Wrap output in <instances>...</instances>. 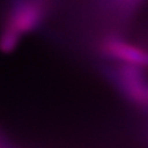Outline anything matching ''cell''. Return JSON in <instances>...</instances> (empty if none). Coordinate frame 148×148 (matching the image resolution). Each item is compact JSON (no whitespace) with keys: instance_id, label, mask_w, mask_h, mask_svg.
<instances>
[{"instance_id":"cell-1","label":"cell","mask_w":148,"mask_h":148,"mask_svg":"<svg viewBox=\"0 0 148 148\" xmlns=\"http://www.w3.org/2000/svg\"><path fill=\"white\" fill-rule=\"evenodd\" d=\"M52 0H14L0 30V52L10 53L21 38L38 30L48 20Z\"/></svg>"},{"instance_id":"cell-2","label":"cell","mask_w":148,"mask_h":148,"mask_svg":"<svg viewBox=\"0 0 148 148\" xmlns=\"http://www.w3.org/2000/svg\"><path fill=\"white\" fill-rule=\"evenodd\" d=\"M108 74L130 101L141 106H148V82L143 68L119 63L117 66L109 68Z\"/></svg>"},{"instance_id":"cell-3","label":"cell","mask_w":148,"mask_h":148,"mask_svg":"<svg viewBox=\"0 0 148 148\" xmlns=\"http://www.w3.org/2000/svg\"><path fill=\"white\" fill-rule=\"evenodd\" d=\"M99 52L106 58L141 68H148V49L125 41L119 36H106L99 41Z\"/></svg>"},{"instance_id":"cell-4","label":"cell","mask_w":148,"mask_h":148,"mask_svg":"<svg viewBox=\"0 0 148 148\" xmlns=\"http://www.w3.org/2000/svg\"><path fill=\"white\" fill-rule=\"evenodd\" d=\"M109 1L122 17H128L140 8L143 0H109Z\"/></svg>"}]
</instances>
